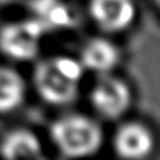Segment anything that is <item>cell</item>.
<instances>
[{"instance_id": "cell-1", "label": "cell", "mask_w": 160, "mask_h": 160, "mask_svg": "<svg viewBox=\"0 0 160 160\" xmlns=\"http://www.w3.org/2000/svg\"><path fill=\"white\" fill-rule=\"evenodd\" d=\"M84 72L79 59L66 55L51 56L35 68L34 86L45 102L62 107L79 97Z\"/></svg>"}, {"instance_id": "cell-2", "label": "cell", "mask_w": 160, "mask_h": 160, "mask_svg": "<svg viewBox=\"0 0 160 160\" xmlns=\"http://www.w3.org/2000/svg\"><path fill=\"white\" fill-rule=\"evenodd\" d=\"M51 141L68 158H87L100 150L102 129L93 118L84 114H66L52 122Z\"/></svg>"}, {"instance_id": "cell-3", "label": "cell", "mask_w": 160, "mask_h": 160, "mask_svg": "<svg viewBox=\"0 0 160 160\" xmlns=\"http://www.w3.org/2000/svg\"><path fill=\"white\" fill-rule=\"evenodd\" d=\"M45 31L32 17L10 21L0 28V52L16 62H28L41 52Z\"/></svg>"}, {"instance_id": "cell-4", "label": "cell", "mask_w": 160, "mask_h": 160, "mask_svg": "<svg viewBox=\"0 0 160 160\" xmlns=\"http://www.w3.org/2000/svg\"><path fill=\"white\" fill-rule=\"evenodd\" d=\"M132 102V91L122 79L110 75L100 76L90 91V104L101 118L119 119L127 114Z\"/></svg>"}, {"instance_id": "cell-5", "label": "cell", "mask_w": 160, "mask_h": 160, "mask_svg": "<svg viewBox=\"0 0 160 160\" xmlns=\"http://www.w3.org/2000/svg\"><path fill=\"white\" fill-rule=\"evenodd\" d=\"M88 14L100 30L122 32L135 21L136 4L133 0H90Z\"/></svg>"}, {"instance_id": "cell-6", "label": "cell", "mask_w": 160, "mask_h": 160, "mask_svg": "<svg viewBox=\"0 0 160 160\" xmlns=\"http://www.w3.org/2000/svg\"><path fill=\"white\" fill-rule=\"evenodd\" d=\"M114 150L122 159L139 160L152 153L155 139L150 129L139 122H127L114 135Z\"/></svg>"}, {"instance_id": "cell-7", "label": "cell", "mask_w": 160, "mask_h": 160, "mask_svg": "<svg viewBox=\"0 0 160 160\" xmlns=\"http://www.w3.org/2000/svg\"><path fill=\"white\" fill-rule=\"evenodd\" d=\"M80 63L83 69L98 76L110 75L121 62V52L112 41L107 38H93L80 51Z\"/></svg>"}, {"instance_id": "cell-8", "label": "cell", "mask_w": 160, "mask_h": 160, "mask_svg": "<svg viewBox=\"0 0 160 160\" xmlns=\"http://www.w3.org/2000/svg\"><path fill=\"white\" fill-rule=\"evenodd\" d=\"M31 17L45 32L61 31L75 24V11L66 0H31Z\"/></svg>"}, {"instance_id": "cell-9", "label": "cell", "mask_w": 160, "mask_h": 160, "mask_svg": "<svg viewBox=\"0 0 160 160\" xmlns=\"http://www.w3.org/2000/svg\"><path fill=\"white\" fill-rule=\"evenodd\" d=\"M0 155L6 159H39L44 158V148L34 132L13 129L0 142Z\"/></svg>"}, {"instance_id": "cell-10", "label": "cell", "mask_w": 160, "mask_h": 160, "mask_svg": "<svg viewBox=\"0 0 160 160\" xmlns=\"http://www.w3.org/2000/svg\"><path fill=\"white\" fill-rule=\"evenodd\" d=\"M27 97L25 80L14 68L0 66V114H10L22 105Z\"/></svg>"}]
</instances>
